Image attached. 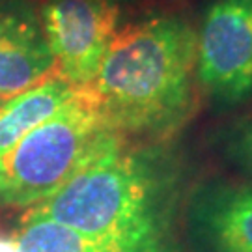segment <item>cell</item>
Here are the masks:
<instances>
[{
    "label": "cell",
    "instance_id": "obj_1",
    "mask_svg": "<svg viewBox=\"0 0 252 252\" xmlns=\"http://www.w3.org/2000/svg\"><path fill=\"white\" fill-rule=\"evenodd\" d=\"M183 168L162 142L101 155L25 219H49L124 252H172Z\"/></svg>",
    "mask_w": 252,
    "mask_h": 252
},
{
    "label": "cell",
    "instance_id": "obj_2",
    "mask_svg": "<svg viewBox=\"0 0 252 252\" xmlns=\"http://www.w3.org/2000/svg\"><path fill=\"white\" fill-rule=\"evenodd\" d=\"M196 28L159 13L118 30L88 90L107 124L124 138L164 142L194 108Z\"/></svg>",
    "mask_w": 252,
    "mask_h": 252
},
{
    "label": "cell",
    "instance_id": "obj_3",
    "mask_svg": "<svg viewBox=\"0 0 252 252\" xmlns=\"http://www.w3.org/2000/svg\"><path fill=\"white\" fill-rule=\"evenodd\" d=\"M122 144L126 138L107 124L88 86L79 88L73 99L0 159V204L37 206Z\"/></svg>",
    "mask_w": 252,
    "mask_h": 252
},
{
    "label": "cell",
    "instance_id": "obj_4",
    "mask_svg": "<svg viewBox=\"0 0 252 252\" xmlns=\"http://www.w3.org/2000/svg\"><path fill=\"white\" fill-rule=\"evenodd\" d=\"M196 82L217 107L252 97V0H215L196 30Z\"/></svg>",
    "mask_w": 252,
    "mask_h": 252
},
{
    "label": "cell",
    "instance_id": "obj_5",
    "mask_svg": "<svg viewBox=\"0 0 252 252\" xmlns=\"http://www.w3.org/2000/svg\"><path fill=\"white\" fill-rule=\"evenodd\" d=\"M120 8L112 0H43L37 17L58 77L90 86L118 34Z\"/></svg>",
    "mask_w": 252,
    "mask_h": 252
},
{
    "label": "cell",
    "instance_id": "obj_6",
    "mask_svg": "<svg viewBox=\"0 0 252 252\" xmlns=\"http://www.w3.org/2000/svg\"><path fill=\"white\" fill-rule=\"evenodd\" d=\"M183 219L192 252H252V183H200Z\"/></svg>",
    "mask_w": 252,
    "mask_h": 252
},
{
    "label": "cell",
    "instance_id": "obj_7",
    "mask_svg": "<svg viewBox=\"0 0 252 252\" xmlns=\"http://www.w3.org/2000/svg\"><path fill=\"white\" fill-rule=\"evenodd\" d=\"M58 75L39 17L25 0H0V99Z\"/></svg>",
    "mask_w": 252,
    "mask_h": 252
},
{
    "label": "cell",
    "instance_id": "obj_8",
    "mask_svg": "<svg viewBox=\"0 0 252 252\" xmlns=\"http://www.w3.org/2000/svg\"><path fill=\"white\" fill-rule=\"evenodd\" d=\"M79 88L53 75L0 103V159L34 127L56 114Z\"/></svg>",
    "mask_w": 252,
    "mask_h": 252
},
{
    "label": "cell",
    "instance_id": "obj_9",
    "mask_svg": "<svg viewBox=\"0 0 252 252\" xmlns=\"http://www.w3.org/2000/svg\"><path fill=\"white\" fill-rule=\"evenodd\" d=\"M15 241L19 252H124L116 243L94 239L49 219H25Z\"/></svg>",
    "mask_w": 252,
    "mask_h": 252
},
{
    "label": "cell",
    "instance_id": "obj_10",
    "mask_svg": "<svg viewBox=\"0 0 252 252\" xmlns=\"http://www.w3.org/2000/svg\"><path fill=\"white\" fill-rule=\"evenodd\" d=\"M222 153L239 174L252 178V116L245 118L226 133Z\"/></svg>",
    "mask_w": 252,
    "mask_h": 252
},
{
    "label": "cell",
    "instance_id": "obj_11",
    "mask_svg": "<svg viewBox=\"0 0 252 252\" xmlns=\"http://www.w3.org/2000/svg\"><path fill=\"white\" fill-rule=\"evenodd\" d=\"M0 252H19L15 235H8L0 232Z\"/></svg>",
    "mask_w": 252,
    "mask_h": 252
},
{
    "label": "cell",
    "instance_id": "obj_12",
    "mask_svg": "<svg viewBox=\"0 0 252 252\" xmlns=\"http://www.w3.org/2000/svg\"><path fill=\"white\" fill-rule=\"evenodd\" d=\"M114 4H118V6H124V4H129V2H133V0H112Z\"/></svg>",
    "mask_w": 252,
    "mask_h": 252
},
{
    "label": "cell",
    "instance_id": "obj_13",
    "mask_svg": "<svg viewBox=\"0 0 252 252\" xmlns=\"http://www.w3.org/2000/svg\"><path fill=\"white\" fill-rule=\"evenodd\" d=\"M0 103H2V99H0Z\"/></svg>",
    "mask_w": 252,
    "mask_h": 252
}]
</instances>
